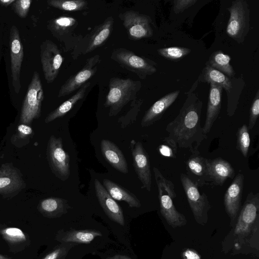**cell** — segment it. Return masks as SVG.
<instances>
[{"label": "cell", "mask_w": 259, "mask_h": 259, "mask_svg": "<svg viewBox=\"0 0 259 259\" xmlns=\"http://www.w3.org/2000/svg\"><path fill=\"white\" fill-rule=\"evenodd\" d=\"M113 24V18L111 16L108 17L102 23L96 26L87 36L82 38L81 40L86 41L87 43L78 48L82 49V54H85L103 45L110 35Z\"/></svg>", "instance_id": "18"}, {"label": "cell", "mask_w": 259, "mask_h": 259, "mask_svg": "<svg viewBox=\"0 0 259 259\" xmlns=\"http://www.w3.org/2000/svg\"><path fill=\"white\" fill-rule=\"evenodd\" d=\"M209 182L214 185L222 186L227 179H234L235 170L227 160L218 157L206 159Z\"/></svg>", "instance_id": "21"}, {"label": "cell", "mask_w": 259, "mask_h": 259, "mask_svg": "<svg viewBox=\"0 0 259 259\" xmlns=\"http://www.w3.org/2000/svg\"><path fill=\"white\" fill-rule=\"evenodd\" d=\"M259 115V90H257L250 109L248 130H251L255 125Z\"/></svg>", "instance_id": "37"}, {"label": "cell", "mask_w": 259, "mask_h": 259, "mask_svg": "<svg viewBox=\"0 0 259 259\" xmlns=\"http://www.w3.org/2000/svg\"><path fill=\"white\" fill-rule=\"evenodd\" d=\"M94 185L98 201L105 213L113 221L124 226V218L120 206L97 179L95 180Z\"/></svg>", "instance_id": "17"}, {"label": "cell", "mask_w": 259, "mask_h": 259, "mask_svg": "<svg viewBox=\"0 0 259 259\" xmlns=\"http://www.w3.org/2000/svg\"><path fill=\"white\" fill-rule=\"evenodd\" d=\"M0 233L4 239L12 245L23 243L27 240L25 234L22 230L18 228H5L2 229Z\"/></svg>", "instance_id": "33"}, {"label": "cell", "mask_w": 259, "mask_h": 259, "mask_svg": "<svg viewBox=\"0 0 259 259\" xmlns=\"http://www.w3.org/2000/svg\"><path fill=\"white\" fill-rule=\"evenodd\" d=\"M15 1V0H0V5L3 7H8Z\"/></svg>", "instance_id": "42"}, {"label": "cell", "mask_w": 259, "mask_h": 259, "mask_svg": "<svg viewBox=\"0 0 259 259\" xmlns=\"http://www.w3.org/2000/svg\"><path fill=\"white\" fill-rule=\"evenodd\" d=\"M202 102L195 95L188 97L178 115L166 126L168 136L164 143L176 149H188L192 154L199 153L198 148L207 138L200 125Z\"/></svg>", "instance_id": "1"}, {"label": "cell", "mask_w": 259, "mask_h": 259, "mask_svg": "<svg viewBox=\"0 0 259 259\" xmlns=\"http://www.w3.org/2000/svg\"><path fill=\"white\" fill-rule=\"evenodd\" d=\"M40 58L44 77L48 83L57 78L63 57L57 45L50 39L44 40L40 47Z\"/></svg>", "instance_id": "11"}, {"label": "cell", "mask_w": 259, "mask_h": 259, "mask_svg": "<svg viewBox=\"0 0 259 259\" xmlns=\"http://www.w3.org/2000/svg\"><path fill=\"white\" fill-rule=\"evenodd\" d=\"M231 58L221 51L213 52L210 56L207 65L222 72L228 77H233L235 72L230 64Z\"/></svg>", "instance_id": "30"}, {"label": "cell", "mask_w": 259, "mask_h": 259, "mask_svg": "<svg viewBox=\"0 0 259 259\" xmlns=\"http://www.w3.org/2000/svg\"><path fill=\"white\" fill-rule=\"evenodd\" d=\"M159 151L160 153L163 156L170 157L172 158H176V153L177 149L174 148L170 145L164 143L160 145L159 147Z\"/></svg>", "instance_id": "40"}, {"label": "cell", "mask_w": 259, "mask_h": 259, "mask_svg": "<svg viewBox=\"0 0 259 259\" xmlns=\"http://www.w3.org/2000/svg\"><path fill=\"white\" fill-rule=\"evenodd\" d=\"M223 90L222 87L210 83L206 118L204 126L202 127L205 135H207L210 132L220 114Z\"/></svg>", "instance_id": "23"}, {"label": "cell", "mask_w": 259, "mask_h": 259, "mask_svg": "<svg viewBox=\"0 0 259 259\" xmlns=\"http://www.w3.org/2000/svg\"><path fill=\"white\" fill-rule=\"evenodd\" d=\"M184 259H201L198 253L195 250L192 249H186L183 253Z\"/></svg>", "instance_id": "41"}, {"label": "cell", "mask_w": 259, "mask_h": 259, "mask_svg": "<svg viewBox=\"0 0 259 259\" xmlns=\"http://www.w3.org/2000/svg\"><path fill=\"white\" fill-rule=\"evenodd\" d=\"M180 180L189 206L196 222L204 224L207 220V212L210 208L207 195L200 194L198 187L185 174H180Z\"/></svg>", "instance_id": "9"}, {"label": "cell", "mask_w": 259, "mask_h": 259, "mask_svg": "<svg viewBox=\"0 0 259 259\" xmlns=\"http://www.w3.org/2000/svg\"><path fill=\"white\" fill-rule=\"evenodd\" d=\"M32 3L31 0H15L12 4V9L21 18L26 17Z\"/></svg>", "instance_id": "36"}, {"label": "cell", "mask_w": 259, "mask_h": 259, "mask_svg": "<svg viewBox=\"0 0 259 259\" xmlns=\"http://www.w3.org/2000/svg\"><path fill=\"white\" fill-rule=\"evenodd\" d=\"M66 245H59L48 254L43 259H66V256L70 248L74 245L68 243Z\"/></svg>", "instance_id": "38"}, {"label": "cell", "mask_w": 259, "mask_h": 259, "mask_svg": "<svg viewBox=\"0 0 259 259\" xmlns=\"http://www.w3.org/2000/svg\"><path fill=\"white\" fill-rule=\"evenodd\" d=\"M33 130L30 125L26 124L20 123L17 126L16 133L13 135L11 142L13 144L21 147L29 142L28 140L32 137Z\"/></svg>", "instance_id": "34"}, {"label": "cell", "mask_w": 259, "mask_h": 259, "mask_svg": "<svg viewBox=\"0 0 259 259\" xmlns=\"http://www.w3.org/2000/svg\"><path fill=\"white\" fill-rule=\"evenodd\" d=\"M259 212V193L249 192L240 212L234 230L237 236L247 235L255 223L257 221Z\"/></svg>", "instance_id": "13"}, {"label": "cell", "mask_w": 259, "mask_h": 259, "mask_svg": "<svg viewBox=\"0 0 259 259\" xmlns=\"http://www.w3.org/2000/svg\"><path fill=\"white\" fill-rule=\"evenodd\" d=\"M118 17L122 21L130 39L139 40L153 35L151 19L149 16L130 10L121 13Z\"/></svg>", "instance_id": "10"}, {"label": "cell", "mask_w": 259, "mask_h": 259, "mask_svg": "<svg viewBox=\"0 0 259 259\" xmlns=\"http://www.w3.org/2000/svg\"><path fill=\"white\" fill-rule=\"evenodd\" d=\"M90 85V82L84 83L73 96L50 113L45 119V123L50 122L58 118L64 116L67 114L78 101L85 96Z\"/></svg>", "instance_id": "27"}, {"label": "cell", "mask_w": 259, "mask_h": 259, "mask_svg": "<svg viewBox=\"0 0 259 259\" xmlns=\"http://www.w3.org/2000/svg\"><path fill=\"white\" fill-rule=\"evenodd\" d=\"M26 186L20 171L12 163H6L0 167V194L4 197H13Z\"/></svg>", "instance_id": "16"}, {"label": "cell", "mask_w": 259, "mask_h": 259, "mask_svg": "<svg viewBox=\"0 0 259 259\" xmlns=\"http://www.w3.org/2000/svg\"><path fill=\"white\" fill-rule=\"evenodd\" d=\"M131 149L133 165L142 188L150 192L152 184V175L149 155L140 142L131 141Z\"/></svg>", "instance_id": "15"}, {"label": "cell", "mask_w": 259, "mask_h": 259, "mask_svg": "<svg viewBox=\"0 0 259 259\" xmlns=\"http://www.w3.org/2000/svg\"><path fill=\"white\" fill-rule=\"evenodd\" d=\"M0 259H11V258L6 257L0 254Z\"/></svg>", "instance_id": "44"}, {"label": "cell", "mask_w": 259, "mask_h": 259, "mask_svg": "<svg viewBox=\"0 0 259 259\" xmlns=\"http://www.w3.org/2000/svg\"><path fill=\"white\" fill-rule=\"evenodd\" d=\"M47 157L54 175L62 181L67 180L70 174V157L63 149V140L52 135L48 143Z\"/></svg>", "instance_id": "8"}, {"label": "cell", "mask_w": 259, "mask_h": 259, "mask_svg": "<svg viewBox=\"0 0 259 259\" xmlns=\"http://www.w3.org/2000/svg\"><path fill=\"white\" fill-rule=\"evenodd\" d=\"M187 176L198 187L209 182L206 158L199 153L192 154L186 162Z\"/></svg>", "instance_id": "20"}, {"label": "cell", "mask_w": 259, "mask_h": 259, "mask_svg": "<svg viewBox=\"0 0 259 259\" xmlns=\"http://www.w3.org/2000/svg\"><path fill=\"white\" fill-rule=\"evenodd\" d=\"M197 2V0L174 1L172 4L173 11L175 14H179L191 7Z\"/></svg>", "instance_id": "39"}, {"label": "cell", "mask_w": 259, "mask_h": 259, "mask_svg": "<svg viewBox=\"0 0 259 259\" xmlns=\"http://www.w3.org/2000/svg\"><path fill=\"white\" fill-rule=\"evenodd\" d=\"M100 146L102 154L110 165L123 174L128 172L124 156L115 144L109 140L103 139L101 142Z\"/></svg>", "instance_id": "24"}, {"label": "cell", "mask_w": 259, "mask_h": 259, "mask_svg": "<svg viewBox=\"0 0 259 259\" xmlns=\"http://www.w3.org/2000/svg\"><path fill=\"white\" fill-rule=\"evenodd\" d=\"M100 62V57L99 55H96L88 59L83 68L71 76L62 85L58 97L61 98L69 95L87 82V81L96 74L98 64Z\"/></svg>", "instance_id": "14"}, {"label": "cell", "mask_w": 259, "mask_h": 259, "mask_svg": "<svg viewBox=\"0 0 259 259\" xmlns=\"http://www.w3.org/2000/svg\"><path fill=\"white\" fill-rule=\"evenodd\" d=\"M227 189L224 195L225 210L231 220L236 217L241 204L243 190L244 176L238 173Z\"/></svg>", "instance_id": "19"}, {"label": "cell", "mask_w": 259, "mask_h": 259, "mask_svg": "<svg viewBox=\"0 0 259 259\" xmlns=\"http://www.w3.org/2000/svg\"><path fill=\"white\" fill-rule=\"evenodd\" d=\"M179 93V90L169 93L156 101L146 112L141 120V126H149L159 120L175 101Z\"/></svg>", "instance_id": "22"}, {"label": "cell", "mask_w": 259, "mask_h": 259, "mask_svg": "<svg viewBox=\"0 0 259 259\" xmlns=\"http://www.w3.org/2000/svg\"><path fill=\"white\" fill-rule=\"evenodd\" d=\"M230 17L226 28L227 34L238 43H242L249 29L250 11L245 0H236L227 8Z\"/></svg>", "instance_id": "5"}, {"label": "cell", "mask_w": 259, "mask_h": 259, "mask_svg": "<svg viewBox=\"0 0 259 259\" xmlns=\"http://www.w3.org/2000/svg\"><path fill=\"white\" fill-rule=\"evenodd\" d=\"M48 5L59 10L76 12L88 8L89 3L85 0H48Z\"/></svg>", "instance_id": "31"}, {"label": "cell", "mask_w": 259, "mask_h": 259, "mask_svg": "<svg viewBox=\"0 0 259 259\" xmlns=\"http://www.w3.org/2000/svg\"><path fill=\"white\" fill-rule=\"evenodd\" d=\"M141 87V82L139 80L111 78L109 91L104 104L105 107L109 108V116L116 115L127 103L136 101L137 95Z\"/></svg>", "instance_id": "2"}, {"label": "cell", "mask_w": 259, "mask_h": 259, "mask_svg": "<svg viewBox=\"0 0 259 259\" xmlns=\"http://www.w3.org/2000/svg\"><path fill=\"white\" fill-rule=\"evenodd\" d=\"M200 78L201 81L220 85L228 92L232 89V84L229 77L208 65L204 68Z\"/></svg>", "instance_id": "29"}, {"label": "cell", "mask_w": 259, "mask_h": 259, "mask_svg": "<svg viewBox=\"0 0 259 259\" xmlns=\"http://www.w3.org/2000/svg\"><path fill=\"white\" fill-rule=\"evenodd\" d=\"M70 208L67 200L58 197H49L41 200L38 209L45 217L56 218L66 213Z\"/></svg>", "instance_id": "25"}, {"label": "cell", "mask_w": 259, "mask_h": 259, "mask_svg": "<svg viewBox=\"0 0 259 259\" xmlns=\"http://www.w3.org/2000/svg\"><path fill=\"white\" fill-rule=\"evenodd\" d=\"M187 48L171 47L159 49L158 53L162 57L171 61H178L183 58L191 52Z\"/></svg>", "instance_id": "35"}, {"label": "cell", "mask_w": 259, "mask_h": 259, "mask_svg": "<svg viewBox=\"0 0 259 259\" xmlns=\"http://www.w3.org/2000/svg\"><path fill=\"white\" fill-rule=\"evenodd\" d=\"M44 91L39 75L34 71L24 99L20 116V123L31 124L34 119L41 114V104L44 100Z\"/></svg>", "instance_id": "4"}, {"label": "cell", "mask_w": 259, "mask_h": 259, "mask_svg": "<svg viewBox=\"0 0 259 259\" xmlns=\"http://www.w3.org/2000/svg\"><path fill=\"white\" fill-rule=\"evenodd\" d=\"M102 233L96 230H70L57 235V239L63 243L88 244Z\"/></svg>", "instance_id": "28"}, {"label": "cell", "mask_w": 259, "mask_h": 259, "mask_svg": "<svg viewBox=\"0 0 259 259\" xmlns=\"http://www.w3.org/2000/svg\"><path fill=\"white\" fill-rule=\"evenodd\" d=\"M158 188L160 212L167 223L172 228L185 225V216L176 208L172 199L177 196L173 183L162 175L156 167L153 168Z\"/></svg>", "instance_id": "3"}, {"label": "cell", "mask_w": 259, "mask_h": 259, "mask_svg": "<svg viewBox=\"0 0 259 259\" xmlns=\"http://www.w3.org/2000/svg\"><path fill=\"white\" fill-rule=\"evenodd\" d=\"M103 185L110 195L115 200L124 201L131 207H140V200L131 192L113 181L105 179Z\"/></svg>", "instance_id": "26"}, {"label": "cell", "mask_w": 259, "mask_h": 259, "mask_svg": "<svg viewBox=\"0 0 259 259\" xmlns=\"http://www.w3.org/2000/svg\"><path fill=\"white\" fill-rule=\"evenodd\" d=\"M107 259H132L130 257L121 254H116L112 256H109L107 258Z\"/></svg>", "instance_id": "43"}, {"label": "cell", "mask_w": 259, "mask_h": 259, "mask_svg": "<svg viewBox=\"0 0 259 259\" xmlns=\"http://www.w3.org/2000/svg\"><path fill=\"white\" fill-rule=\"evenodd\" d=\"M236 136V149L241 153L244 157H247L250 144V139L249 130L245 124L238 128Z\"/></svg>", "instance_id": "32"}, {"label": "cell", "mask_w": 259, "mask_h": 259, "mask_svg": "<svg viewBox=\"0 0 259 259\" xmlns=\"http://www.w3.org/2000/svg\"><path fill=\"white\" fill-rule=\"evenodd\" d=\"M111 58L122 68L134 72L142 79L157 71L152 61L137 56L133 52L125 48L114 49L111 55Z\"/></svg>", "instance_id": "7"}, {"label": "cell", "mask_w": 259, "mask_h": 259, "mask_svg": "<svg viewBox=\"0 0 259 259\" xmlns=\"http://www.w3.org/2000/svg\"><path fill=\"white\" fill-rule=\"evenodd\" d=\"M9 48L12 83L15 92L18 94L21 88L20 75L24 59V49L19 31L14 25L11 26L10 30Z\"/></svg>", "instance_id": "12"}, {"label": "cell", "mask_w": 259, "mask_h": 259, "mask_svg": "<svg viewBox=\"0 0 259 259\" xmlns=\"http://www.w3.org/2000/svg\"><path fill=\"white\" fill-rule=\"evenodd\" d=\"M77 25L75 18L62 15L48 21L47 27L54 37L64 44L65 49L69 51L75 49L83 38L75 33Z\"/></svg>", "instance_id": "6"}]
</instances>
